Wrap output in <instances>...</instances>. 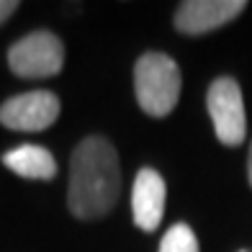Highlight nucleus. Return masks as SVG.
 I'll use <instances>...</instances> for the list:
<instances>
[{
	"instance_id": "nucleus-1",
	"label": "nucleus",
	"mask_w": 252,
	"mask_h": 252,
	"mask_svg": "<svg viewBox=\"0 0 252 252\" xmlns=\"http://www.w3.org/2000/svg\"><path fill=\"white\" fill-rule=\"evenodd\" d=\"M121 167L113 144L103 136H88L70 159L67 203L77 219H100L119 201Z\"/></svg>"
},
{
	"instance_id": "nucleus-2",
	"label": "nucleus",
	"mask_w": 252,
	"mask_h": 252,
	"mask_svg": "<svg viewBox=\"0 0 252 252\" xmlns=\"http://www.w3.org/2000/svg\"><path fill=\"white\" fill-rule=\"evenodd\" d=\"M180 67L175 64L173 57L162 52H147L136 60L134 67V90L136 103L142 106L144 113L155 119L167 116L178 106L180 98Z\"/></svg>"
},
{
	"instance_id": "nucleus-3",
	"label": "nucleus",
	"mask_w": 252,
	"mask_h": 252,
	"mask_svg": "<svg viewBox=\"0 0 252 252\" xmlns=\"http://www.w3.org/2000/svg\"><path fill=\"white\" fill-rule=\"evenodd\" d=\"M8 64L18 77H52L64 64V47L52 31H33L8 52Z\"/></svg>"
},
{
	"instance_id": "nucleus-4",
	"label": "nucleus",
	"mask_w": 252,
	"mask_h": 252,
	"mask_svg": "<svg viewBox=\"0 0 252 252\" xmlns=\"http://www.w3.org/2000/svg\"><path fill=\"white\" fill-rule=\"evenodd\" d=\"M216 139L226 147H237L245 142L247 134V116H245V100L234 77H219L214 80L206 95Z\"/></svg>"
},
{
	"instance_id": "nucleus-5",
	"label": "nucleus",
	"mask_w": 252,
	"mask_h": 252,
	"mask_svg": "<svg viewBox=\"0 0 252 252\" xmlns=\"http://www.w3.org/2000/svg\"><path fill=\"white\" fill-rule=\"evenodd\" d=\"M60 116V98L49 90H33L0 106V124L13 131H44Z\"/></svg>"
},
{
	"instance_id": "nucleus-6",
	"label": "nucleus",
	"mask_w": 252,
	"mask_h": 252,
	"mask_svg": "<svg viewBox=\"0 0 252 252\" xmlns=\"http://www.w3.org/2000/svg\"><path fill=\"white\" fill-rule=\"evenodd\" d=\"M245 8V0H188L175 10V29L188 36H201L234 21Z\"/></svg>"
},
{
	"instance_id": "nucleus-7",
	"label": "nucleus",
	"mask_w": 252,
	"mask_h": 252,
	"mask_svg": "<svg viewBox=\"0 0 252 252\" xmlns=\"http://www.w3.org/2000/svg\"><path fill=\"white\" fill-rule=\"evenodd\" d=\"M165 180L152 167H142L131 188V211L134 224L144 232H155L165 214Z\"/></svg>"
},
{
	"instance_id": "nucleus-8",
	"label": "nucleus",
	"mask_w": 252,
	"mask_h": 252,
	"mask_svg": "<svg viewBox=\"0 0 252 252\" xmlns=\"http://www.w3.org/2000/svg\"><path fill=\"white\" fill-rule=\"evenodd\" d=\"M3 165L13 170L21 178L31 180H52L57 175V159L52 157L49 150L36 144H21L16 150L3 155Z\"/></svg>"
},
{
	"instance_id": "nucleus-9",
	"label": "nucleus",
	"mask_w": 252,
	"mask_h": 252,
	"mask_svg": "<svg viewBox=\"0 0 252 252\" xmlns=\"http://www.w3.org/2000/svg\"><path fill=\"white\" fill-rule=\"evenodd\" d=\"M159 252H198V239L188 224H173L159 242Z\"/></svg>"
},
{
	"instance_id": "nucleus-10",
	"label": "nucleus",
	"mask_w": 252,
	"mask_h": 252,
	"mask_svg": "<svg viewBox=\"0 0 252 252\" xmlns=\"http://www.w3.org/2000/svg\"><path fill=\"white\" fill-rule=\"evenodd\" d=\"M13 10H18L16 0H0V24H5V21L13 16Z\"/></svg>"
},
{
	"instance_id": "nucleus-11",
	"label": "nucleus",
	"mask_w": 252,
	"mask_h": 252,
	"mask_svg": "<svg viewBox=\"0 0 252 252\" xmlns=\"http://www.w3.org/2000/svg\"><path fill=\"white\" fill-rule=\"evenodd\" d=\"M247 178H250V186H252V144H250V159H247Z\"/></svg>"
}]
</instances>
